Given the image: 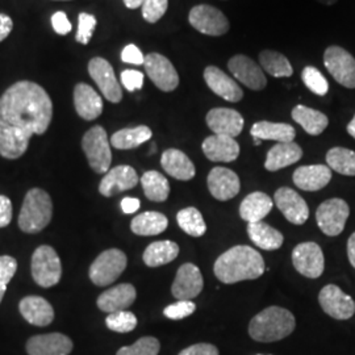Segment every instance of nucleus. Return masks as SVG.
Masks as SVG:
<instances>
[{
    "instance_id": "2f4dec72",
    "label": "nucleus",
    "mask_w": 355,
    "mask_h": 355,
    "mask_svg": "<svg viewBox=\"0 0 355 355\" xmlns=\"http://www.w3.org/2000/svg\"><path fill=\"white\" fill-rule=\"evenodd\" d=\"M250 133L253 139L277 141V142H292L296 136L295 128L290 124L271 123V121L255 123L250 129Z\"/></svg>"
},
{
    "instance_id": "bf43d9fd",
    "label": "nucleus",
    "mask_w": 355,
    "mask_h": 355,
    "mask_svg": "<svg viewBox=\"0 0 355 355\" xmlns=\"http://www.w3.org/2000/svg\"><path fill=\"white\" fill-rule=\"evenodd\" d=\"M347 133L355 139V114L354 117H353V120L349 123V125H347Z\"/></svg>"
},
{
    "instance_id": "c756f323",
    "label": "nucleus",
    "mask_w": 355,
    "mask_h": 355,
    "mask_svg": "<svg viewBox=\"0 0 355 355\" xmlns=\"http://www.w3.org/2000/svg\"><path fill=\"white\" fill-rule=\"evenodd\" d=\"M271 198L263 192H253L248 195L240 205V216L248 223L262 221L272 209Z\"/></svg>"
},
{
    "instance_id": "49530a36",
    "label": "nucleus",
    "mask_w": 355,
    "mask_h": 355,
    "mask_svg": "<svg viewBox=\"0 0 355 355\" xmlns=\"http://www.w3.org/2000/svg\"><path fill=\"white\" fill-rule=\"evenodd\" d=\"M168 0H145L142 4V16L148 23H157L167 11Z\"/></svg>"
},
{
    "instance_id": "a878e982",
    "label": "nucleus",
    "mask_w": 355,
    "mask_h": 355,
    "mask_svg": "<svg viewBox=\"0 0 355 355\" xmlns=\"http://www.w3.org/2000/svg\"><path fill=\"white\" fill-rule=\"evenodd\" d=\"M74 104L78 114L87 121L95 120L102 114V96L86 83L76 85L74 89Z\"/></svg>"
},
{
    "instance_id": "09e8293b",
    "label": "nucleus",
    "mask_w": 355,
    "mask_h": 355,
    "mask_svg": "<svg viewBox=\"0 0 355 355\" xmlns=\"http://www.w3.org/2000/svg\"><path fill=\"white\" fill-rule=\"evenodd\" d=\"M121 83L129 92H135L144 86V74L137 70H124L121 73Z\"/></svg>"
},
{
    "instance_id": "37998d69",
    "label": "nucleus",
    "mask_w": 355,
    "mask_h": 355,
    "mask_svg": "<svg viewBox=\"0 0 355 355\" xmlns=\"http://www.w3.org/2000/svg\"><path fill=\"white\" fill-rule=\"evenodd\" d=\"M161 349L159 341L154 337H142L132 346L121 347L116 355H158Z\"/></svg>"
},
{
    "instance_id": "5fc2aeb1",
    "label": "nucleus",
    "mask_w": 355,
    "mask_h": 355,
    "mask_svg": "<svg viewBox=\"0 0 355 355\" xmlns=\"http://www.w3.org/2000/svg\"><path fill=\"white\" fill-rule=\"evenodd\" d=\"M12 26V19L7 15L0 13V42L10 36Z\"/></svg>"
},
{
    "instance_id": "20e7f679",
    "label": "nucleus",
    "mask_w": 355,
    "mask_h": 355,
    "mask_svg": "<svg viewBox=\"0 0 355 355\" xmlns=\"http://www.w3.org/2000/svg\"><path fill=\"white\" fill-rule=\"evenodd\" d=\"M53 215V203L48 192L41 189L28 191L19 216V227L26 233H38L46 228Z\"/></svg>"
},
{
    "instance_id": "423d86ee",
    "label": "nucleus",
    "mask_w": 355,
    "mask_h": 355,
    "mask_svg": "<svg viewBox=\"0 0 355 355\" xmlns=\"http://www.w3.org/2000/svg\"><path fill=\"white\" fill-rule=\"evenodd\" d=\"M32 277L44 288L53 287L61 280V259L51 246L42 245L35 250L32 257Z\"/></svg>"
},
{
    "instance_id": "f3484780",
    "label": "nucleus",
    "mask_w": 355,
    "mask_h": 355,
    "mask_svg": "<svg viewBox=\"0 0 355 355\" xmlns=\"http://www.w3.org/2000/svg\"><path fill=\"white\" fill-rule=\"evenodd\" d=\"M203 287L202 271L192 263H184L178 270L171 292L178 300H192L203 291Z\"/></svg>"
},
{
    "instance_id": "864d4df0",
    "label": "nucleus",
    "mask_w": 355,
    "mask_h": 355,
    "mask_svg": "<svg viewBox=\"0 0 355 355\" xmlns=\"http://www.w3.org/2000/svg\"><path fill=\"white\" fill-rule=\"evenodd\" d=\"M12 220V203L11 200L4 196L0 195V228L7 227Z\"/></svg>"
},
{
    "instance_id": "ea45409f",
    "label": "nucleus",
    "mask_w": 355,
    "mask_h": 355,
    "mask_svg": "<svg viewBox=\"0 0 355 355\" xmlns=\"http://www.w3.org/2000/svg\"><path fill=\"white\" fill-rule=\"evenodd\" d=\"M177 221L180 229L192 237H202L207 232V225L204 223L203 216L195 207H187L179 211Z\"/></svg>"
},
{
    "instance_id": "a211bd4d",
    "label": "nucleus",
    "mask_w": 355,
    "mask_h": 355,
    "mask_svg": "<svg viewBox=\"0 0 355 355\" xmlns=\"http://www.w3.org/2000/svg\"><path fill=\"white\" fill-rule=\"evenodd\" d=\"M274 200L283 216L295 225H303L309 217V208L296 191L282 187L275 192Z\"/></svg>"
},
{
    "instance_id": "6e6d98bb",
    "label": "nucleus",
    "mask_w": 355,
    "mask_h": 355,
    "mask_svg": "<svg viewBox=\"0 0 355 355\" xmlns=\"http://www.w3.org/2000/svg\"><path fill=\"white\" fill-rule=\"evenodd\" d=\"M141 203L139 199L136 198H124L121 200V209L124 214L130 215V214H135L136 211L140 209Z\"/></svg>"
},
{
    "instance_id": "7ed1b4c3",
    "label": "nucleus",
    "mask_w": 355,
    "mask_h": 355,
    "mask_svg": "<svg viewBox=\"0 0 355 355\" xmlns=\"http://www.w3.org/2000/svg\"><path fill=\"white\" fill-rule=\"evenodd\" d=\"M296 327V320L288 309L268 306L254 316L249 334L258 343H275L288 337Z\"/></svg>"
},
{
    "instance_id": "3c124183",
    "label": "nucleus",
    "mask_w": 355,
    "mask_h": 355,
    "mask_svg": "<svg viewBox=\"0 0 355 355\" xmlns=\"http://www.w3.org/2000/svg\"><path fill=\"white\" fill-rule=\"evenodd\" d=\"M51 26L54 28L55 33H58L61 36L70 33V31H71V23L69 20V17L66 16V13L62 11L55 12L51 16Z\"/></svg>"
},
{
    "instance_id": "4be33fe9",
    "label": "nucleus",
    "mask_w": 355,
    "mask_h": 355,
    "mask_svg": "<svg viewBox=\"0 0 355 355\" xmlns=\"http://www.w3.org/2000/svg\"><path fill=\"white\" fill-rule=\"evenodd\" d=\"M73 341L61 333L40 334L28 340L26 353L29 355H69Z\"/></svg>"
},
{
    "instance_id": "7c9ffc66",
    "label": "nucleus",
    "mask_w": 355,
    "mask_h": 355,
    "mask_svg": "<svg viewBox=\"0 0 355 355\" xmlns=\"http://www.w3.org/2000/svg\"><path fill=\"white\" fill-rule=\"evenodd\" d=\"M292 119L311 136L321 135L329 125L327 114L305 105H296L292 110Z\"/></svg>"
},
{
    "instance_id": "473e14b6",
    "label": "nucleus",
    "mask_w": 355,
    "mask_h": 355,
    "mask_svg": "<svg viewBox=\"0 0 355 355\" xmlns=\"http://www.w3.org/2000/svg\"><path fill=\"white\" fill-rule=\"evenodd\" d=\"M248 234L249 239L263 250H277L284 241V237L279 230L267 225L266 223L262 221L249 223Z\"/></svg>"
},
{
    "instance_id": "0eeeda50",
    "label": "nucleus",
    "mask_w": 355,
    "mask_h": 355,
    "mask_svg": "<svg viewBox=\"0 0 355 355\" xmlns=\"http://www.w3.org/2000/svg\"><path fill=\"white\" fill-rule=\"evenodd\" d=\"M127 255L119 249L103 252L89 267V279L95 286H110L127 268Z\"/></svg>"
},
{
    "instance_id": "bb28decb",
    "label": "nucleus",
    "mask_w": 355,
    "mask_h": 355,
    "mask_svg": "<svg viewBox=\"0 0 355 355\" xmlns=\"http://www.w3.org/2000/svg\"><path fill=\"white\" fill-rule=\"evenodd\" d=\"M20 313L32 325L46 327L54 320V309L48 300L40 296H26L19 305Z\"/></svg>"
},
{
    "instance_id": "13d9d810",
    "label": "nucleus",
    "mask_w": 355,
    "mask_h": 355,
    "mask_svg": "<svg viewBox=\"0 0 355 355\" xmlns=\"http://www.w3.org/2000/svg\"><path fill=\"white\" fill-rule=\"evenodd\" d=\"M145 0H124V4L127 6L129 10H136L139 7H142Z\"/></svg>"
},
{
    "instance_id": "6e6552de",
    "label": "nucleus",
    "mask_w": 355,
    "mask_h": 355,
    "mask_svg": "<svg viewBox=\"0 0 355 355\" xmlns=\"http://www.w3.org/2000/svg\"><path fill=\"white\" fill-rule=\"evenodd\" d=\"M189 21L198 32L214 37L228 33L230 28L227 16L208 4L195 6L189 15Z\"/></svg>"
},
{
    "instance_id": "aec40b11",
    "label": "nucleus",
    "mask_w": 355,
    "mask_h": 355,
    "mask_svg": "<svg viewBox=\"0 0 355 355\" xmlns=\"http://www.w3.org/2000/svg\"><path fill=\"white\" fill-rule=\"evenodd\" d=\"M207 125L214 135L237 137L243 129L245 120L240 112L230 108H214L207 114Z\"/></svg>"
},
{
    "instance_id": "2eb2a0df",
    "label": "nucleus",
    "mask_w": 355,
    "mask_h": 355,
    "mask_svg": "<svg viewBox=\"0 0 355 355\" xmlns=\"http://www.w3.org/2000/svg\"><path fill=\"white\" fill-rule=\"evenodd\" d=\"M89 73L108 102H121L123 89L116 79L112 66L107 60L101 57L92 58L89 64Z\"/></svg>"
},
{
    "instance_id": "5701e85b",
    "label": "nucleus",
    "mask_w": 355,
    "mask_h": 355,
    "mask_svg": "<svg viewBox=\"0 0 355 355\" xmlns=\"http://www.w3.org/2000/svg\"><path fill=\"white\" fill-rule=\"evenodd\" d=\"M204 155L212 162H233L240 155V145L233 137L214 135L204 140Z\"/></svg>"
},
{
    "instance_id": "58836bf2",
    "label": "nucleus",
    "mask_w": 355,
    "mask_h": 355,
    "mask_svg": "<svg viewBox=\"0 0 355 355\" xmlns=\"http://www.w3.org/2000/svg\"><path fill=\"white\" fill-rule=\"evenodd\" d=\"M327 164L338 174L355 177V152L346 148H333L327 153Z\"/></svg>"
},
{
    "instance_id": "4468645a",
    "label": "nucleus",
    "mask_w": 355,
    "mask_h": 355,
    "mask_svg": "<svg viewBox=\"0 0 355 355\" xmlns=\"http://www.w3.org/2000/svg\"><path fill=\"white\" fill-rule=\"evenodd\" d=\"M228 69L233 76L248 89L254 91L266 89L267 79L263 69L248 55L237 54L232 57L229 60Z\"/></svg>"
},
{
    "instance_id": "680f3d73",
    "label": "nucleus",
    "mask_w": 355,
    "mask_h": 355,
    "mask_svg": "<svg viewBox=\"0 0 355 355\" xmlns=\"http://www.w3.org/2000/svg\"><path fill=\"white\" fill-rule=\"evenodd\" d=\"M261 142H262V140H259V139H254V144H255L257 146H259V145H261Z\"/></svg>"
},
{
    "instance_id": "4d7b16f0",
    "label": "nucleus",
    "mask_w": 355,
    "mask_h": 355,
    "mask_svg": "<svg viewBox=\"0 0 355 355\" xmlns=\"http://www.w3.org/2000/svg\"><path fill=\"white\" fill-rule=\"evenodd\" d=\"M347 257H349L352 266L355 268V232L350 236V239L347 241Z\"/></svg>"
},
{
    "instance_id": "c9c22d12",
    "label": "nucleus",
    "mask_w": 355,
    "mask_h": 355,
    "mask_svg": "<svg viewBox=\"0 0 355 355\" xmlns=\"http://www.w3.org/2000/svg\"><path fill=\"white\" fill-rule=\"evenodd\" d=\"M168 220L159 212H144L132 220L130 229L137 236H157L165 232Z\"/></svg>"
},
{
    "instance_id": "f257e3e1",
    "label": "nucleus",
    "mask_w": 355,
    "mask_h": 355,
    "mask_svg": "<svg viewBox=\"0 0 355 355\" xmlns=\"http://www.w3.org/2000/svg\"><path fill=\"white\" fill-rule=\"evenodd\" d=\"M53 103L40 85L21 80L0 98V155L20 158L33 135H44L51 125Z\"/></svg>"
},
{
    "instance_id": "8fccbe9b",
    "label": "nucleus",
    "mask_w": 355,
    "mask_h": 355,
    "mask_svg": "<svg viewBox=\"0 0 355 355\" xmlns=\"http://www.w3.org/2000/svg\"><path fill=\"white\" fill-rule=\"evenodd\" d=\"M121 60L125 64H145V57L142 54V51L133 44L128 45L124 48V51H121Z\"/></svg>"
},
{
    "instance_id": "dca6fc26",
    "label": "nucleus",
    "mask_w": 355,
    "mask_h": 355,
    "mask_svg": "<svg viewBox=\"0 0 355 355\" xmlns=\"http://www.w3.org/2000/svg\"><path fill=\"white\" fill-rule=\"evenodd\" d=\"M208 189L211 195L221 202L236 198L241 189L239 175L227 167H215L208 174Z\"/></svg>"
},
{
    "instance_id": "e433bc0d",
    "label": "nucleus",
    "mask_w": 355,
    "mask_h": 355,
    "mask_svg": "<svg viewBox=\"0 0 355 355\" xmlns=\"http://www.w3.org/2000/svg\"><path fill=\"white\" fill-rule=\"evenodd\" d=\"M141 184L145 196L152 202L162 203L170 195L168 180L158 171H146L141 178Z\"/></svg>"
},
{
    "instance_id": "f8f14e48",
    "label": "nucleus",
    "mask_w": 355,
    "mask_h": 355,
    "mask_svg": "<svg viewBox=\"0 0 355 355\" xmlns=\"http://www.w3.org/2000/svg\"><path fill=\"white\" fill-rule=\"evenodd\" d=\"M322 311L336 320H349L355 313V302L336 284L325 286L318 295Z\"/></svg>"
},
{
    "instance_id": "393cba45",
    "label": "nucleus",
    "mask_w": 355,
    "mask_h": 355,
    "mask_svg": "<svg viewBox=\"0 0 355 355\" xmlns=\"http://www.w3.org/2000/svg\"><path fill=\"white\" fill-rule=\"evenodd\" d=\"M331 170L329 166H302L293 173V183L297 189L304 191H318L329 184Z\"/></svg>"
},
{
    "instance_id": "39448f33",
    "label": "nucleus",
    "mask_w": 355,
    "mask_h": 355,
    "mask_svg": "<svg viewBox=\"0 0 355 355\" xmlns=\"http://www.w3.org/2000/svg\"><path fill=\"white\" fill-rule=\"evenodd\" d=\"M82 148L89 159L91 168L98 174H105L110 171L112 162L111 142L108 140L107 132L101 125L91 128L83 136Z\"/></svg>"
},
{
    "instance_id": "72a5a7b5",
    "label": "nucleus",
    "mask_w": 355,
    "mask_h": 355,
    "mask_svg": "<svg viewBox=\"0 0 355 355\" xmlns=\"http://www.w3.org/2000/svg\"><path fill=\"white\" fill-rule=\"evenodd\" d=\"M179 254L178 243L173 241H157L150 243L144 252L142 259L149 267L164 266L173 262Z\"/></svg>"
},
{
    "instance_id": "a19ab883",
    "label": "nucleus",
    "mask_w": 355,
    "mask_h": 355,
    "mask_svg": "<svg viewBox=\"0 0 355 355\" xmlns=\"http://www.w3.org/2000/svg\"><path fill=\"white\" fill-rule=\"evenodd\" d=\"M302 79H303L306 89H311L318 96H324L329 91V83H328L327 78L322 76L321 71L313 66L305 67L302 73Z\"/></svg>"
},
{
    "instance_id": "1a4fd4ad",
    "label": "nucleus",
    "mask_w": 355,
    "mask_h": 355,
    "mask_svg": "<svg viewBox=\"0 0 355 355\" xmlns=\"http://www.w3.org/2000/svg\"><path fill=\"white\" fill-rule=\"evenodd\" d=\"M324 64L330 76L346 89H355V58L341 46H329L324 53Z\"/></svg>"
},
{
    "instance_id": "f03ea898",
    "label": "nucleus",
    "mask_w": 355,
    "mask_h": 355,
    "mask_svg": "<svg viewBox=\"0 0 355 355\" xmlns=\"http://www.w3.org/2000/svg\"><path fill=\"white\" fill-rule=\"evenodd\" d=\"M262 255L250 246L239 245L221 254L216 259V278L224 284H233L242 280L258 279L265 272Z\"/></svg>"
},
{
    "instance_id": "c85d7f7f",
    "label": "nucleus",
    "mask_w": 355,
    "mask_h": 355,
    "mask_svg": "<svg viewBox=\"0 0 355 355\" xmlns=\"http://www.w3.org/2000/svg\"><path fill=\"white\" fill-rule=\"evenodd\" d=\"M161 165L170 177L178 180H191L196 170L187 154L178 149H167L161 157Z\"/></svg>"
},
{
    "instance_id": "9b49d317",
    "label": "nucleus",
    "mask_w": 355,
    "mask_h": 355,
    "mask_svg": "<svg viewBox=\"0 0 355 355\" xmlns=\"http://www.w3.org/2000/svg\"><path fill=\"white\" fill-rule=\"evenodd\" d=\"M292 263L306 278H320L325 268V258L321 248L315 242L299 243L292 252Z\"/></svg>"
},
{
    "instance_id": "4c0bfd02",
    "label": "nucleus",
    "mask_w": 355,
    "mask_h": 355,
    "mask_svg": "<svg viewBox=\"0 0 355 355\" xmlns=\"http://www.w3.org/2000/svg\"><path fill=\"white\" fill-rule=\"evenodd\" d=\"M259 64L263 69V71L275 78H288L293 74V69L290 61L278 51H261Z\"/></svg>"
},
{
    "instance_id": "603ef678",
    "label": "nucleus",
    "mask_w": 355,
    "mask_h": 355,
    "mask_svg": "<svg viewBox=\"0 0 355 355\" xmlns=\"http://www.w3.org/2000/svg\"><path fill=\"white\" fill-rule=\"evenodd\" d=\"M179 355H218V350L211 343H196L182 350Z\"/></svg>"
},
{
    "instance_id": "9d476101",
    "label": "nucleus",
    "mask_w": 355,
    "mask_h": 355,
    "mask_svg": "<svg viewBox=\"0 0 355 355\" xmlns=\"http://www.w3.org/2000/svg\"><path fill=\"white\" fill-rule=\"evenodd\" d=\"M350 215V208L343 199H329L321 204L316 212L318 228L327 236L341 234Z\"/></svg>"
},
{
    "instance_id": "cd10ccee",
    "label": "nucleus",
    "mask_w": 355,
    "mask_h": 355,
    "mask_svg": "<svg viewBox=\"0 0 355 355\" xmlns=\"http://www.w3.org/2000/svg\"><path fill=\"white\" fill-rule=\"evenodd\" d=\"M303 157V149L296 142H278L267 153L265 167L268 171H278L293 165Z\"/></svg>"
},
{
    "instance_id": "de8ad7c7",
    "label": "nucleus",
    "mask_w": 355,
    "mask_h": 355,
    "mask_svg": "<svg viewBox=\"0 0 355 355\" xmlns=\"http://www.w3.org/2000/svg\"><path fill=\"white\" fill-rule=\"evenodd\" d=\"M196 309V304L192 300H178L177 303L166 306L164 315L170 320H182L189 318Z\"/></svg>"
},
{
    "instance_id": "a18cd8bd",
    "label": "nucleus",
    "mask_w": 355,
    "mask_h": 355,
    "mask_svg": "<svg viewBox=\"0 0 355 355\" xmlns=\"http://www.w3.org/2000/svg\"><path fill=\"white\" fill-rule=\"evenodd\" d=\"M96 26V17L89 13H79L78 17V31H76V40L79 44L87 45L92 37V33Z\"/></svg>"
},
{
    "instance_id": "b1692460",
    "label": "nucleus",
    "mask_w": 355,
    "mask_h": 355,
    "mask_svg": "<svg viewBox=\"0 0 355 355\" xmlns=\"http://www.w3.org/2000/svg\"><path fill=\"white\" fill-rule=\"evenodd\" d=\"M136 296L137 292L132 284H119L114 288L103 292L98 297V306L101 311L107 313L125 311L128 306L135 303Z\"/></svg>"
},
{
    "instance_id": "79ce46f5",
    "label": "nucleus",
    "mask_w": 355,
    "mask_h": 355,
    "mask_svg": "<svg viewBox=\"0 0 355 355\" xmlns=\"http://www.w3.org/2000/svg\"><path fill=\"white\" fill-rule=\"evenodd\" d=\"M105 324L108 329L117 333H129L137 327V318L129 311H119L110 313L105 318Z\"/></svg>"
},
{
    "instance_id": "c03bdc74",
    "label": "nucleus",
    "mask_w": 355,
    "mask_h": 355,
    "mask_svg": "<svg viewBox=\"0 0 355 355\" xmlns=\"http://www.w3.org/2000/svg\"><path fill=\"white\" fill-rule=\"evenodd\" d=\"M16 270H17V262L15 258L10 255L0 257V303L4 297V293L7 291V286L12 279Z\"/></svg>"
},
{
    "instance_id": "ddd939ff",
    "label": "nucleus",
    "mask_w": 355,
    "mask_h": 355,
    "mask_svg": "<svg viewBox=\"0 0 355 355\" xmlns=\"http://www.w3.org/2000/svg\"><path fill=\"white\" fill-rule=\"evenodd\" d=\"M145 71L153 83L165 92L177 89L179 85V76L174 64L167 60L165 55L158 53H150L145 57Z\"/></svg>"
},
{
    "instance_id": "412c9836",
    "label": "nucleus",
    "mask_w": 355,
    "mask_h": 355,
    "mask_svg": "<svg viewBox=\"0 0 355 355\" xmlns=\"http://www.w3.org/2000/svg\"><path fill=\"white\" fill-rule=\"evenodd\" d=\"M204 80L212 92L227 102L237 103L243 98V91L239 83L216 66H208L204 70Z\"/></svg>"
},
{
    "instance_id": "6ab92c4d",
    "label": "nucleus",
    "mask_w": 355,
    "mask_h": 355,
    "mask_svg": "<svg viewBox=\"0 0 355 355\" xmlns=\"http://www.w3.org/2000/svg\"><path fill=\"white\" fill-rule=\"evenodd\" d=\"M139 183V175L133 167L127 165L116 166L111 168L99 184V192L105 198H111L124 191L132 190Z\"/></svg>"
},
{
    "instance_id": "052dcab7",
    "label": "nucleus",
    "mask_w": 355,
    "mask_h": 355,
    "mask_svg": "<svg viewBox=\"0 0 355 355\" xmlns=\"http://www.w3.org/2000/svg\"><path fill=\"white\" fill-rule=\"evenodd\" d=\"M318 1H320L321 4H325V6H331V4L337 3L338 0H318Z\"/></svg>"
},
{
    "instance_id": "f704fd0d",
    "label": "nucleus",
    "mask_w": 355,
    "mask_h": 355,
    "mask_svg": "<svg viewBox=\"0 0 355 355\" xmlns=\"http://www.w3.org/2000/svg\"><path fill=\"white\" fill-rule=\"evenodd\" d=\"M152 129L146 125H140L136 128H127V129H121L119 132L114 133V136L111 137V145L120 149V150H129V149H135L137 146L142 145L144 142L152 139Z\"/></svg>"
}]
</instances>
